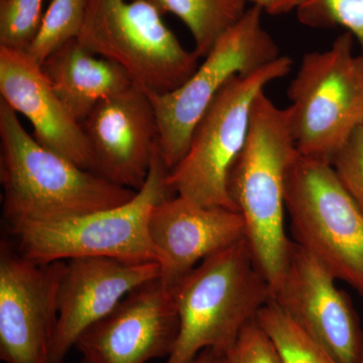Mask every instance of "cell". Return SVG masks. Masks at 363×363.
<instances>
[{
	"instance_id": "1",
	"label": "cell",
	"mask_w": 363,
	"mask_h": 363,
	"mask_svg": "<svg viewBox=\"0 0 363 363\" xmlns=\"http://www.w3.org/2000/svg\"><path fill=\"white\" fill-rule=\"evenodd\" d=\"M0 181L6 223L64 220L121 206L136 194L43 147L2 99Z\"/></svg>"
},
{
	"instance_id": "2",
	"label": "cell",
	"mask_w": 363,
	"mask_h": 363,
	"mask_svg": "<svg viewBox=\"0 0 363 363\" xmlns=\"http://www.w3.org/2000/svg\"><path fill=\"white\" fill-rule=\"evenodd\" d=\"M298 154L288 107L279 108L262 91L253 104L247 142L231 169L228 191L272 292L292 243L286 231V182Z\"/></svg>"
},
{
	"instance_id": "3",
	"label": "cell",
	"mask_w": 363,
	"mask_h": 363,
	"mask_svg": "<svg viewBox=\"0 0 363 363\" xmlns=\"http://www.w3.org/2000/svg\"><path fill=\"white\" fill-rule=\"evenodd\" d=\"M172 290L179 331L164 363H193L205 350L225 354L272 298L245 238L203 260Z\"/></svg>"
},
{
	"instance_id": "4",
	"label": "cell",
	"mask_w": 363,
	"mask_h": 363,
	"mask_svg": "<svg viewBox=\"0 0 363 363\" xmlns=\"http://www.w3.org/2000/svg\"><path fill=\"white\" fill-rule=\"evenodd\" d=\"M168 174L157 145L147 181L130 202L64 220L6 223L14 247L40 264L79 257L157 262L149 222L154 208L175 196L167 182Z\"/></svg>"
},
{
	"instance_id": "5",
	"label": "cell",
	"mask_w": 363,
	"mask_h": 363,
	"mask_svg": "<svg viewBox=\"0 0 363 363\" xmlns=\"http://www.w3.org/2000/svg\"><path fill=\"white\" fill-rule=\"evenodd\" d=\"M292 67L290 57L281 55L224 86L195 126L187 152L169 171L167 182L174 195L203 207L236 210L229 195V175L247 142L253 104Z\"/></svg>"
},
{
	"instance_id": "6",
	"label": "cell",
	"mask_w": 363,
	"mask_h": 363,
	"mask_svg": "<svg viewBox=\"0 0 363 363\" xmlns=\"http://www.w3.org/2000/svg\"><path fill=\"white\" fill-rule=\"evenodd\" d=\"M354 38L338 35L328 50L307 52L288 89L296 149L301 156L332 162L363 124V56Z\"/></svg>"
},
{
	"instance_id": "7",
	"label": "cell",
	"mask_w": 363,
	"mask_h": 363,
	"mask_svg": "<svg viewBox=\"0 0 363 363\" xmlns=\"http://www.w3.org/2000/svg\"><path fill=\"white\" fill-rule=\"evenodd\" d=\"M77 39L123 67L147 94L177 89L199 66V56L181 45L162 14L145 0H87Z\"/></svg>"
},
{
	"instance_id": "8",
	"label": "cell",
	"mask_w": 363,
	"mask_h": 363,
	"mask_svg": "<svg viewBox=\"0 0 363 363\" xmlns=\"http://www.w3.org/2000/svg\"><path fill=\"white\" fill-rule=\"evenodd\" d=\"M285 197L294 242L363 296V213L330 162L298 154Z\"/></svg>"
},
{
	"instance_id": "9",
	"label": "cell",
	"mask_w": 363,
	"mask_h": 363,
	"mask_svg": "<svg viewBox=\"0 0 363 363\" xmlns=\"http://www.w3.org/2000/svg\"><path fill=\"white\" fill-rule=\"evenodd\" d=\"M262 13L257 6L247 9L180 87L162 94L147 93L156 114L160 152L169 171L187 152L195 126L224 86L281 56L262 26Z\"/></svg>"
},
{
	"instance_id": "10",
	"label": "cell",
	"mask_w": 363,
	"mask_h": 363,
	"mask_svg": "<svg viewBox=\"0 0 363 363\" xmlns=\"http://www.w3.org/2000/svg\"><path fill=\"white\" fill-rule=\"evenodd\" d=\"M66 260L40 264L0 243V359L51 363Z\"/></svg>"
},
{
	"instance_id": "11",
	"label": "cell",
	"mask_w": 363,
	"mask_h": 363,
	"mask_svg": "<svg viewBox=\"0 0 363 363\" xmlns=\"http://www.w3.org/2000/svg\"><path fill=\"white\" fill-rule=\"evenodd\" d=\"M338 279L297 243H291L272 300L322 344L338 363H359L363 328Z\"/></svg>"
},
{
	"instance_id": "12",
	"label": "cell",
	"mask_w": 363,
	"mask_h": 363,
	"mask_svg": "<svg viewBox=\"0 0 363 363\" xmlns=\"http://www.w3.org/2000/svg\"><path fill=\"white\" fill-rule=\"evenodd\" d=\"M178 331L173 290L157 278L128 293L75 348L88 363H147L171 354Z\"/></svg>"
},
{
	"instance_id": "13",
	"label": "cell",
	"mask_w": 363,
	"mask_h": 363,
	"mask_svg": "<svg viewBox=\"0 0 363 363\" xmlns=\"http://www.w3.org/2000/svg\"><path fill=\"white\" fill-rule=\"evenodd\" d=\"M81 125L89 143L93 173L121 187L140 191L159 138L149 95L133 85L100 101Z\"/></svg>"
},
{
	"instance_id": "14",
	"label": "cell",
	"mask_w": 363,
	"mask_h": 363,
	"mask_svg": "<svg viewBox=\"0 0 363 363\" xmlns=\"http://www.w3.org/2000/svg\"><path fill=\"white\" fill-rule=\"evenodd\" d=\"M157 278H160L157 262L112 257L66 260L51 363L65 362L67 355L89 327L107 316L131 291Z\"/></svg>"
},
{
	"instance_id": "15",
	"label": "cell",
	"mask_w": 363,
	"mask_h": 363,
	"mask_svg": "<svg viewBox=\"0 0 363 363\" xmlns=\"http://www.w3.org/2000/svg\"><path fill=\"white\" fill-rule=\"evenodd\" d=\"M160 279L173 288L200 262L245 238L236 210L203 207L173 196L157 205L149 222Z\"/></svg>"
},
{
	"instance_id": "16",
	"label": "cell",
	"mask_w": 363,
	"mask_h": 363,
	"mask_svg": "<svg viewBox=\"0 0 363 363\" xmlns=\"http://www.w3.org/2000/svg\"><path fill=\"white\" fill-rule=\"evenodd\" d=\"M0 99L32 123L40 145L92 172L82 125L52 89L42 66L26 51L0 47Z\"/></svg>"
},
{
	"instance_id": "17",
	"label": "cell",
	"mask_w": 363,
	"mask_h": 363,
	"mask_svg": "<svg viewBox=\"0 0 363 363\" xmlns=\"http://www.w3.org/2000/svg\"><path fill=\"white\" fill-rule=\"evenodd\" d=\"M40 66L79 123L100 101L135 85L123 67L89 51L77 38L60 45Z\"/></svg>"
},
{
	"instance_id": "18",
	"label": "cell",
	"mask_w": 363,
	"mask_h": 363,
	"mask_svg": "<svg viewBox=\"0 0 363 363\" xmlns=\"http://www.w3.org/2000/svg\"><path fill=\"white\" fill-rule=\"evenodd\" d=\"M164 14H174L187 26L196 54L208 52L247 11L245 0H145Z\"/></svg>"
},
{
	"instance_id": "19",
	"label": "cell",
	"mask_w": 363,
	"mask_h": 363,
	"mask_svg": "<svg viewBox=\"0 0 363 363\" xmlns=\"http://www.w3.org/2000/svg\"><path fill=\"white\" fill-rule=\"evenodd\" d=\"M255 320L271 339L281 363H338L272 298L259 310Z\"/></svg>"
},
{
	"instance_id": "20",
	"label": "cell",
	"mask_w": 363,
	"mask_h": 363,
	"mask_svg": "<svg viewBox=\"0 0 363 363\" xmlns=\"http://www.w3.org/2000/svg\"><path fill=\"white\" fill-rule=\"evenodd\" d=\"M87 0H52L40 23L39 33L26 52L37 63L60 45L78 38L84 21Z\"/></svg>"
},
{
	"instance_id": "21",
	"label": "cell",
	"mask_w": 363,
	"mask_h": 363,
	"mask_svg": "<svg viewBox=\"0 0 363 363\" xmlns=\"http://www.w3.org/2000/svg\"><path fill=\"white\" fill-rule=\"evenodd\" d=\"M296 13L309 28H343L357 40L363 56V0H304Z\"/></svg>"
},
{
	"instance_id": "22",
	"label": "cell",
	"mask_w": 363,
	"mask_h": 363,
	"mask_svg": "<svg viewBox=\"0 0 363 363\" xmlns=\"http://www.w3.org/2000/svg\"><path fill=\"white\" fill-rule=\"evenodd\" d=\"M44 0H0V47L26 51L39 33Z\"/></svg>"
},
{
	"instance_id": "23",
	"label": "cell",
	"mask_w": 363,
	"mask_h": 363,
	"mask_svg": "<svg viewBox=\"0 0 363 363\" xmlns=\"http://www.w3.org/2000/svg\"><path fill=\"white\" fill-rule=\"evenodd\" d=\"M331 166L363 213V124L333 157Z\"/></svg>"
},
{
	"instance_id": "24",
	"label": "cell",
	"mask_w": 363,
	"mask_h": 363,
	"mask_svg": "<svg viewBox=\"0 0 363 363\" xmlns=\"http://www.w3.org/2000/svg\"><path fill=\"white\" fill-rule=\"evenodd\" d=\"M224 363H281V360L271 339L253 319L226 351Z\"/></svg>"
},
{
	"instance_id": "25",
	"label": "cell",
	"mask_w": 363,
	"mask_h": 363,
	"mask_svg": "<svg viewBox=\"0 0 363 363\" xmlns=\"http://www.w3.org/2000/svg\"><path fill=\"white\" fill-rule=\"evenodd\" d=\"M269 16H283L296 11L304 0H245Z\"/></svg>"
},
{
	"instance_id": "26",
	"label": "cell",
	"mask_w": 363,
	"mask_h": 363,
	"mask_svg": "<svg viewBox=\"0 0 363 363\" xmlns=\"http://www.w3.org/2000/svg\"><path fill=\"white\" fill-rule=\"evenodd\" d=\"M193 363H224V354L216 350H205Z\"/></svg>"
},
{
	"instance_id": "27",
	"label": "cell",
	"mask_w": 363,
	"mask_h": 363,
	"mask_svg": "<svg viewBox=\"0 0 363 363\" xmlns=\"http://www.w3.org/2000/svg\"><path fill=\"white\" fill-rule=\"evenodd\" d=\"M359 363H363V350H362V358H360Z\"/></svg>"
},
{
	"instance_id": "28",
	"label": "cell",
	"mask_w": 363,
	"mask_h": 363,
	"mask_svg": "<svg viewBox=\"0 0 363 363\" xmlns=\"http://www.w3.org/2000/svg\"><path fill=\"white\" fill-rule=\"evenodd\" d=\"M80 363H88L87 362H85L84 359L82 360V362H81Z\"/></svg>"
}]
</instances>
